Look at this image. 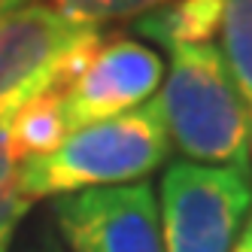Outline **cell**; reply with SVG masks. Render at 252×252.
<instances>
[{
  "label": "cell",
  "mask_w": 252,
  "mask_h": 252,
  "mask_svg": "<svg viewBox=\"0 0 252 252\" xmlns=\"http://www.w3.org/2000/svg\"><path fill=\"white\" fill-rule=\"evenodd\" d=\"M152 103L186 161L249 173L252 110L219 46L201 43L170 52V70Z\"/></svg>",
  "instance_id": "obj_1"
},
{
  "label": "cell",
  "mask_w": 252,
  "mask_h": 252,
  "mask_svg": "<svg viewBox=\"0 0 252 252\" xmlns=\"http://www.w3.org/2000/svg\"><path fill=\"white\" fill-rule=\"evenodd\" d=\"M170 158V137L155 103L73 131L61 146L28 158L19 167L15 189L37 201L49 194H73L85 189L131 186L155 173Z\"/></svg>",
  "instance_id": "obj_2"
},
{
  "label": "cell",
  "mask_w": 252,
  "mask_h": 252,
  "mask_svg": "<svg viewBox=\"0 0 252 252\" xmlns=\"http://www.w3.org/2000/svg\"><path fill=\"white\" fill-rule=\"evenodd\" d=\"M252 210V179L237 167L170 161L158 189L164 252H231Z\"/></svg>",
  "instance_id": "obj_3"
},
{
  "label": "cell",
  "mask_w": 252,
  "mask_h": 252,
  "mask_svg": "<svg viewBox=\"0 0 252 252\" xmlns=\"http://www.w3.org/2000/svg\"><path fill=\"white\" fill-rule=\"evenodd\" d=\"M70 252H164L152 183L85 189L52 204Z\"/></svg>",
  "instance_id": "obj_4"
},
{
  "label": "cell",
  "mask_w": 252,
  "mask_h": 252,
  "mask_svg": "<svg viewBox=\"0 0 252 252\" xmlns=\"http://www.w3.org/2000/svg\"><path fill=\"white\" fill-rule=\"evenodd\" d=\"M88 31L43 3L0 15V119H12L28 100L58 88L67 55Z\"/></svg>",
  "instance_id": "obj_5"
},
{
  "label": "cell",
  "mask_w": 252,
  "mask_h": 252,
  "mask_svg": "<svg viewBox=\"0 0 252 252\" xmlns=\"http://www.w3.org/2000/svg\"><path fill=\"white\" fill-rule=\"evenodd\" d=\"M164 79L158 52L131 37H103L97 55L64 92L70 131L125 116L143 106Z\"/></svg>",
  "instance_id": "obj_6"
},
{
  "label": "cell",
  "mask_w": 252,
  "mask_h": 252,
  "mask_svg": "<svg viewBox=\"0 0 252 252\" xmlns=\"http://www.w3.org/2000/svg\"><path fill=\"white\" fill-rule=\"evenodd\" d=\"M225 0H164L155 9L137 15L134 31L143 40L176 52L183 46H201L222 28Z\"/></svg>",
  "instance_id": "obj_7"
},
{
  "label": "cell",
  "mask_w": 252,
  "mask_h": 252,
  "mask_svg": "<svg viewBox=\"0 0 252 252\" xmlns=\"http://www.w3.org/2000/svg\"><path fill=\"white\" fill-rule=\"evenodd\" d=\"M9 128H12V140L22 161L52 155L73 134L67 122V110H64V92L61 88H49V92L28 100L9 119Z\"/></svg>",
  "instance_id": "obj_8"
},
{
  "label": "cell",
  "mask_w": 252,
  "mask_h": 252,
  "mask_svg": "<svg viewBox=\"0 0 252 252\" xmlns=\"http://www.w3.org/2000/svg\"><path fill=\"white\" fill-rule=\"evenodd\" d=\"M219 31L225 64L252 110V0H225Z\"/></svg>",
  "instance_id": "obj_9"
},
{
  "label": "cell",
  "mask_w": 252,
  "mask_h": 252,
  "mask_svg": "<svg viewBox=\"0 0 252 252\" xmlns=\"http://www.w3.org/2000/svg\"><path fill=\"white\" fill-rule=\"evenodd\" d=\"M52 9L64 15L67 22H73L79 28H97L103 22L116 19H131V15H143L155 9L164 0H52Z\"/></svg>",
  "instance_id": "obj_10"
},
{
  "label": "cell",
  "mask_w": 252,
  "mask_h": 252,
  "mask_svg": "<svg viewBox=\"0 0 252 252\" xmlns=\"http://www.w3.org/2000/svg\"><path fill=\"white\" fill-rule=\"evenodd\" d=\"M31 197H25L19 189H6L0 191V252H6L15 231H19V222L25 219V213L31 210Z\"/></svg>",
  "instance_id": "obj_11"
},
{
  "label": "cell",
  "mask_w": 252,
  "mask_h": 252,
  "mask_svg": "<svg viewBox=\"0 0 252 252\" xmlns=\"http://www.w3.org/2000/svg\"><path fill=\"white\" fill-rule=\"evenodd\" d=\"M19 167H22V155H19V149H15L9 119H0V191H6V189L15 186Z\"/></svg>",
  "instance_id": "obj_12"
},
{
  "label": "cell",
  "mask_w": 252,
  "mask_h": 252,
  "mask_svg": "<svg viewBox=\"0 0 252 252\" xmlns=\"http://www.w3.org/2000/svg\"><path fill=\"white\" fill-rule=\"evenodd\" d=\"M231 252H252V210H249V216H246V222H243V228L237 234V240H234Z\"/></svg>",
  "instance_id": "obj_13"
},
{
  "label": "cell",
  "mask_w": 252,
  "mask_h": 252,
  "mask_svg": "<svg viewBox=\"0 0 252 252\" xmlns=\"http://www.w3.org/2000/svg\"><path fill=\"white\" fill-rule=\"evenodd\" d=\"M25 3H33V0H0V15H6L9 9H15V6H25Z\"/></svg>",
  "instance_id": "obj_14"
},
{
  "label": "cell",
  "mask_w": 252,
  "mask_h": 252,
  "mask_svg": "<svg viewBox=\"0 0 252 252\" xmlns=\"http://www.w3.org/2000/svg\"><path fill=\"white\" fill-rule=\"evenodd\" d=\"M40 252H64V249H40Z\"/></svg>",
  "instance_id": "obj_15"
}]
</instances>
